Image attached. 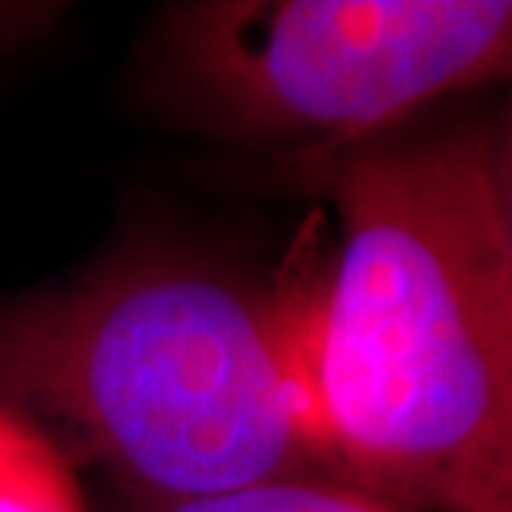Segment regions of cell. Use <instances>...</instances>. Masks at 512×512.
Segmentation results:
<instances>
[{
  "instance_id": "obj_1",
  "label": "cell",
  "mask_w": 512,
  "mask_h": 512,
  "mask_svg": "<svg viewBox=\"0 0 512 512\" xmlns=\"http://www.w3.org/2000/svg\"><path fill=\"white\" fill-rule=\"evenodd\" d=\"M336 213L293 293L336 483L396 512H512V133L506 114L300 153Z\"/></svg>"
},
{
  "instance_id": "obj_2",
  "label": "cell",
  "mask_w": 512,
  "mask_h": 512,
  "mask_svg": "<svg viewBox=\"0 0 512 512\" xmlns=\"http://www.w3.org/2000/svg\"><path fill=\"white\" fill-rule=\"evenodd\" d=\"M0 406L157 506L333 479L293 293L147 256L0 313Z\"/></svg>"
},
{
  "instance_id": "obj_3",
  "label": "cell",
  "mask_w": 512,
  "mask_h": 512,
  "mask_svg": "<svg viewBox=\"0 0 512 512\" xmlns=\"http://www.w3.org/2000/svg\"><path fill=\"white\" fill-rule=\"evenodd\" d=\"M506 0H213L167 17L160 64L203 124L340 150L509 74Z\"/></svg>"
},
{
  "instance_id": "obj_4",
  "label": "cell",
  "mask_w": 512,
  "mask_h": 512,
  "mask_svg": "<svg viewBox=\"0 0 512 512\" xmlns=\"http://www.w3.org/2000/svg\"><path fill=\"white\" fill-rule=\"evenodd\" d=\"M0 512H87L77 469L44 433L0 406Z\"/></svg>"
},
{
  "instance_id": "obj_5",
  "label": "cell",
  "mask_w": 512,
  "mask_h": 512,
  "mask_svg": "<svg viewBox=\"0 0 512 512\" xmlns=\"http://www.w3.org/2000/svg\"><path fill=\"white\" fill-rule=\"evenodd\" d=\"M157 512H396L380 499L356 493L336 479H286L237 489L227 496L190 499V503L157 506Z\"/></svg>"
}]
</instances>
